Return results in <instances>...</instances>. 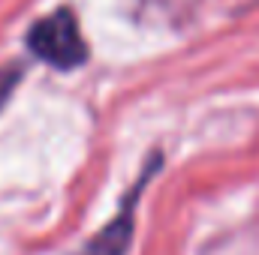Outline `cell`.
<instances>
[{"label": "cell", "instance_id": "1", "mask_svg": "<svg viewBox=\"0 0 259 255\" xmlns=\"http://www.w3.org/2000/svg\"><path fill=\"white\" fill-rule=\"evenodd\" d=\"M27 48L46 60L55 69H75L88 60V45H84V36H81V27H78V18L72 9H55L52 15L39 18L30 30H27Z\"/></svg>", "mask_w": 259, "mask_h": 255}, {"label": "cell", "instance_id": "2", "mask_svg": "<svg viewBox=\"0 0 259 255\" xmlns=\"http://www.w3.org/2000/svg\"><path fill=\"white\" fill-rule=\"evenodd\" d=\"M154 171H157V156H154V162L145 168V177H142V180H139L127 195H124L121 210L115 213V219H112V222L97 234V237H91L78 255H124V252H127L130 240H133V210H136L139 192L145 189V183L154 177Z\"/></svg>", "mask_w": 259, "mask_h": 255}, {"label": "cell", "instance_id": "3", "mask_svg": "<svg viewBox=\"0 0 259 255\" xmlns=\"http://www.w3.org/2000/svg\"><path fill=\"white\" fill-rule=\"evenodd\" d=\"M21 81V66H6V69H0V108L6 105V99L12 96V90H15V84Z\"/></svg>", "mask_w": 259, "mask_h": 255}]
</instances>
